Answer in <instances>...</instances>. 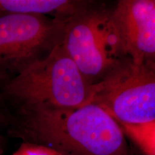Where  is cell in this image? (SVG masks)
I'll return each mask as SVG.
<instances>
[{
  "label": "cell",
  "instance_id": "cell-11",
  "mask_svg": "<svg viewBox=\"0 0 155 155\" xmlns=\"http://www.w3.org/2000/svg\"><path fill=\"white\" fill-rule=\"evenodd\" d=\"M154 2H155V0H154Z\"/></svg>",
  "mask_w": 155,
  "mask_h": 155
},
{
  "label": "cell",
  "instance_id": "cell-6",
  "mask_svg": "<svg viewBox=\"0 0 155 155\" xmlns=\"http://www.w3.org/2000/svg\"><path fill=\"white\" fill-rule=\"evenodd\" d=\"M111 15L126 57L155 61L154 0H120Z\"/></svg>",
  "mask_w": 155,
  "mask_h": 155
},
{
  "label": "cell",
  "instance_id": "cell-9",
  "mask_svg": "<svg viewBox=\"0 0 155 155\" xmlns=\"http://www.w3.org/2000/svg\"><path fill=\"white\" fill-rule=\"evenodd\" d=\"M12 155H62L56 151L30 142H23Z\"/></svg>",
  "mask_w": 155,
  "mask_h": 155
},
{
  "label": "cell",
  "instance_id": "cell-7",
  "mask_svg": "<svg viewBox=\"0 0 155 155\" xmlns=\"http://www.w3.org/2000/svg\"><path fill=\"white\" fill-rule=\"evenodd\" d=\"M92 5L75 0H0V15H41L65 20Z\"/></svg>",
  "mask_w": 155,
  "mask_h": 155
},
{
  "label": "cell",
  "instance_id": "cell-2",
  "mask_svg": "<svg viewBox=\"0 0 155 155\" xmlns=\"http://www.w3.org/2000/svg\"><path fill=\"white\" fill-rule=\"evenodd\" d=\"M92 85L59 41L48 55L7 81L4 90L19 105L68 108L86 105Z\"/></svg>",
  "mask_w": 155,
  "mask_h": 155
},
{
  "label": "cell",
  "instance_id": "cell-8",
  "mask_svg": "<svg viewBox=\"0 0 155 155\" xmlns=\"http://www.w3.org/2000/svg\"><path fill=\"white\" fill-rule=\"evenodd\" d=\"M119 124L127 138L138 147L143 155H155V120L141 124Z\"/></svg>",
  "mask_w": 155,
  "mask_h": 155
},
{
  "label": "cell",
  "instance_id": "cell-10",
  "mask_svg": "<svg viewBox=\"0 0 155 155\" xmlns=\"http://www.w3.org/2000/svg\"><path fill=\"white\" fill-rule=\"evenodd\" d=\"M1 143H2V141H1V139H0V154H1V152H2V144H1Z\"/></svg>",
  "mask_w": 155,
  "mask_h": 155
},
{
  "label": "cell",
  "instance_id": "cell-3",
  "mask_svg": "<svg viewBox=\"0 0 155 155\" xmlns=\"http://www.w3.org/2000/svg\"><path fill=\"white\" fill-rule=\"evenodd\" d=\"M96 104L118 123L141 124L155 120V61L124 57L92 85L86 104Z\"/></svg>",
  "mask_w": 155,
  "mask_h": 155
},
{
  "label": "cell",
  "instance_id": "cell-4",
  "mask_svg": "<svg viewBox=\"0 0 155 155\" xmlns=\"http://www.w3.org/2000/svg\"><path fill=\"white\" fill-rule=\"evenodd\" d=\"M60 42L91 84L100 81L126 57L111 9L93 5L66 19Z\"/></svg>",
  "mask_w": 155,
  "mask_h": 155
},
{
  "label": "cell",
  "instance_id": "cell-1",
  "mask_svg": "<svg viewBox=\"0 0 155 155\" xmlns=\"http://www.w3.org/2000/svg\"><path fill=\"white\" fill-rule=\"evenodd\" d=\"M13 134L62 155H133L119 124L96 104L19 105Z\"/></svg>",
  "mask_w": 155,
  "mask_h": 155
},
{
  "label": "cell",
  "instance_id": "cell-5",
  "mask_svg": "<svg viewBox=\"0 0 155 155\" xmlns=\"http://www.w3.org/2000/svg\"><path fill=\"white\" fill-rule=\"evenodd\" d=\"M65 20L41 15H0V78H14L50 53Z\"/></svg>",
  "mask_w": 155,
  "mask_h": 155
}]
</instances>
